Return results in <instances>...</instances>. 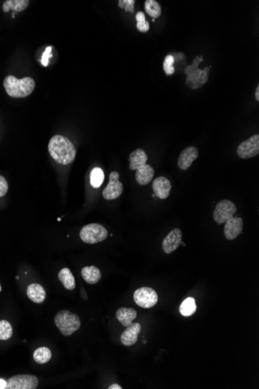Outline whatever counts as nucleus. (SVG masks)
<instances>
[{
	"instance_id": "nucleus-1",
	"label": "nucleus",
	"mask_w": 259,
	"mask_h": 389,
	"mask_svg": "<svg viewBox=\"0 0 259 389\" xmlns=\"http://www.w3.org/2000/svg\"><path fill=\"white\" fill-rule=\"evenodd\" d=\"M48 151L54 160L62 165L72 163L76 155L74 145L68 138L60 135H54L50 139Z\"/></svg>"
},
{
	"instance_id": "nucleus-2",
	"label": "nucleus",
	"mask_w": 259,
	"mask_h": 389,
	"mask_svg": "<svg viewBox=\"0 0 259 389\" xmlns=\"http://www.w3.org/2000/svg\"><path fill=\"white\" fill-rule=\"evenodd\" d=\"M3 87L5 92L13 98H24L31 95L35 89V81L31 77H24L21 80L13 76L4 79Z\"/></svg>"
},
{
	"instance_id": "nucleus-3",
	"label": "nucleus",
	"mask_w": 259,
	"mask_h": 389,
	"mask_svg": "<svg viewBox=\"0 0 259 389\" xmlns=\"http://www.w3.org/2000/svg\"><path fill=\"white\" fill-rule=\"evenodd\" d=\"M54 323L61 334L65 337L72 335L81 327L80 317L69 310H61L56 314Z\"/></svg>"
},
{
	"instance_id": "nucleus-4",
	"label": "nucleus",
	"mask_w": 259,
	"mask_h": 389,
	"mask_svg": "<svg viewBox=\"0 0 259 389\" xmlns=\"http://www.w3.org/2000/svg\"><path fill=\"white\" fill-rule=\"evenodd\" d=\"M201 61H203V56H198L195 58L193 65L185 68V73L187 76L185 83L192 90L200 88L208 81V73L205 70L198 69Z\"/></svg>"
},
{
	"instance_id": "nucleus-5",
	"label": "nucleus",
	"mask_w": 259,
	"mask_h": 389,
	"mask_svg": "<svg viewBox=\"0 0 259 389\" xmlns=\"http://www.w3.org/2000/svg\"><path fill=\"white\" fill-rule=\"evenodd\" d=\"M108 236L106 228L99 224L85 225L80 231V238L87 244H95L104 241Z\"/></svg>"
},
{
	"instance_id": "nucleus-6",
	"label": "nucleus",
	"mask_w": 259,
	"mask_h": 389,
	"mask_svg": "<svg viewBox=\"0 0 259 389\" xmlns=\"http://www.w3.org/2000/svg\"><path fill=\"white\" fill-rule=\"evenodd\" d=\"M135 303L144 308H151L155 306L159 300V296L153 289L143 287L135 291L133 294Z\"/></svg>"
},
{
	"instance_id": "nucleus-7",
	"label": "nucleus",
	"mask_w": 259,
	"mask_h": 389,
	"mask_svg": "<svg viewBox=\"0 0 259 389\" xmlns=\"http://www.w3.org/2000/svg\"><path fill=\"white\" fill-rule=\"evenodd\" d=\"M237 212V207L232 201L222 200L216 204L214 211V219L216 223H225L227 220L234 217Z\"/></svg>"
},
{
	"instance_id": "nucleus-8",
	"label": "nucleus",
	"mask_w": 259,
	"mask_h": 389,
	"mask_svg": "<svg viewBox=\"0 0 259 389\" xmlns=\"http://www.w3.org/2000/svg\"><path fill=\"white\" fill-rule=\"evenodd\" d=\"M6 382V389H35L38 386V378L31 375H15Z\"/></svg>"
},
{
	"instance_id": "nucleus-9",
	"label": "nucleus",
	"mask_w": 259,
	"mask_h": 389,
	"mask_svg": "<svg viewBox=\"0 0 259 389\" xmlns=\"http://www.w3.org/2000/svg\"><path fill=\"white\" fill-rule=\"evenodd\" d=\"M237 153L241 159L253 158L259 153V135H255L241 143L237 149Z\"/></svg>"
},
{
	"instance_id": "nucleus-10",
	"label": "nucleus",
	"mask_w": 259,
	"mask_h": 389,
	"mask_svg": "<svg viewBox=\"0 0 259 389\" xmlns=\"http://www.w3.org/2000/svg\"><path fill=\"white\" fill-rule=\"evenodd\" d=\"M119 178L120 175L117 172L110 173L108 184L103 191V196L106 200H114L122 194L124 187L122 183L120 182Z\"/></svg>"
},
{
	"instance_id": "nucleus-11",
	"label": "nucleus",
	"mask_w": 259,
	"mask_h": 389,
	"mask_svg": "<svg viewBox=\"0 0 259 389\" xmlns=\"http://www.w3.org/2000/svg\"><path fill=\"white\" fill-rule=\"evenodd\" d=\"M182 231L181 229H173L162 242V249L166 254H170L176 250L182 243Z\"/></svg>"
},
{
	"instance_id": "nucleus-12",
	"label": "nucleus",
	"mask_w": 259,
	"mask_h": 389,
	"mask_svg": "<svg viewBox=\"0 0 259 389\" xmlns=\"http://www.w3.org/2000/svg\"><path fill=\"white\" fill-rule=\"evenodd\" d=\"M243 230V219L241 218H232L225 222L224 236L228 240L237 238Z\"/></svg>"
},
{
	"instance_id": "nucleus-13",
	"label": "nucleus",
	"mask_w": 259,
	"mask_h": 389,
	"mask_svg": "<svg viewBox=\"0 0 259 389\" xmlns=\"http://www.w3.org/2000/svg\"><path fill=\"white\" fill-rule=\"evenodd\" d=\"M199 156V151L194 146H189L180 154L178 159V166L180 170H186L193 164Z\"/></svg>"
},
{
	"instance_id": "nucleus-14",
	"label": "nucleus",
	"mask_w": 259,
	"mask_h": 389,
	"mask_svg": "<svg viewBox=\"0 0 259 389\" xmlns=\"http://www.w3.org/2000/svg\"><path fill=\"white\" fill-rule=\"evenodd\" d=\"M141 330L140 323H132L128 326L125 332L121 335V340L123 344L126 346H131L137 341V337Z\"/></svg>"
},
{
	"instance_id": "nucleus-15",
	"label": "nucleus",
	"mask_w": 259,
	"mask_h": 389,
	"mask_svg": "<svg viewBox=\"0 0 259 389\" xmlns=\"http://www.w3.org/2000/svg\"><path fill=\"white\" fill-rule=\"evenodd\" d=\"M152 188L158 197L160 199H166L170 194L172 189L171 183L166 177H158L154 180Z\"/></svg>"
},
{
	"instance_id": "nucleus-16",
	"label": "nucleus",
	"mask_w": 259,
	"mask_h": 389,
	"mask_svg": "<svg viewBox=\"0 0 259 389\" xmlns=\"http://www.w3.org/2000/svg\"><path fill=\"white\" fill-rule=\"evenodd\" d=\"M129 161L130 169L131 170H137L146 164L148 161V155L144 149L137 148L130 153Z\"/></svg>"
},
{
	"instance_id": "nucleus-17",
	"label": "nucleus",
	"mask_w": 259,
	"mask_h": 389,
	"mask_svg": "<svg viewBox=\"0 0 259 389\" xmlns=\"http://www.w3.org/2000/svg\"><path fill=\"white\" fill-rule=\"evenodd\" d=\"M137 315L136 310L131 308H119L116 313L117 320L125 327L130 326L133 323V321L137 318Z\"/></svg>"
},
{
	"instance_id": "nucleus-18",
	"label": "nucleus",
	"mask_w": 259,
	"mask_h": 389,
	"mask_svg": "<svg viewBox=\"0 0 259 389\" xmlns=\"http://www.w3.org/2000/svg\"><path fill=\"white\" fill-rule=\"evenodd\" d=\"M27 294L33 302L41 304L46 298V292L44 289L39 284H31L28 286Z\"/></svg>"
},
{
	"instance_id": "nucleus-19",
	"label": "nucleus",
	"mask_w": 259,
	"mask_h": 389,
	"mask_svg": "<svg viewBox=\"0 0 259 389\" xmlns=\"http://www.w3.org/2000/svg\"><path fill=\"white\" fill-rule=\"evenodd\" d=\"M155 176V170L152 166L145 164L139 168L136 173V180L139 185H148Z\"/></svg>"
},
{
	"instance_id": "nucleus-20",
	"label": "nucleus",
	"mask_w": 259,
	"mask_h": 389,
	"mask_svg": "<svg viewBox=\"0 0 259 389\" xmlns=\"http://www.w3.org/2000/svg\"><path fill=\"white\" fill-rule=\"evenodd\" d=\"M82 277L89 285H95L101 279V272L95 266L85 267L82 270Z\"/></svg>"
},
{
	"instance_id": "nucleus-21",
	"label": "nucleus",
	"mask_w": 259,
	"mask_h": 389,
	"mask_svg": "<svg viewBox=\"0 0 259 389\" xmlns=\"http://www.w3.org/2000/svg\"><path fill=\"white\" fill-rule=\"evenodd\" d=\"M29 3V0H6L2 5V10L5 13H8L9 10L20 13L25 10Z\"/></svg>"
},
{
	"instance_id": "nucleus-22",
	"label": "nucleus",
	"mask_w": 259,
	"mask_h": 389,
	"mask_svg": "<svg viewBox=\"0 0 259 389\" xmlns=\"http://www.w3.org/2000/svg\"><path fill=\"white\" fill-rule=\"evenodd\" d=\"M58 280L63 285L67 290H74L76 288V281L72 271L69 268H63L60 270L58 275Z\"/></svg>"
},
{
	"instance_id": "nucleus-23",
	"label": "nucleus",
	"mask_w": 259,
	"mask_h": 389,
	"mask_svg": "<svg viewBox=\"0 0 259 389\" xmlns=\"http://www.w3.org/2000/svg\"><path fill=\"white\" fill-rule=\"evenodd\" d=\"M196 300L194 297H187L182 301L179 307L180 313L185 317H189L196 312Z\"/></svg>"
},
{
	"instance_id": "nucleus-24",
	"label": "nucleus",
	"mask_w": 259,
	"mask_h": 389,
	"mask_svg": "<svg viewBox=\"0 0 259 389\" xmlns=\"http://www.w3.org/2000/svg\"><path fill=\"white\" fill-rule=\"evenodd\" d=\"M51 358V351L45 346L38 348L34 353V360L38 364H46Z\"/></svg>"
},
{
	"instance_id": "nucleus-25",
	"label": "nucleus",
	"mask_w": 259,
	"mask_h": 389,
	"mask_svg": "<svg viewBox=\"0 0 259 389\" xmlns=\"http://www.w3.org/2000/svg\"><path fill=\"white\" fill-rule=\"evenodd\" d=\"M146 13H148L152 18H158L162 15V8L160 4L155 0H147L145 1Z\"/></svg>"
},
{
	"instance_id": "nucleus-26",
	"label": "nucleus",
	"mask_w": 259,
	"mask_h": 389,
	"mask_svg": "<svg viewBox=\"0 0 259 389\" xmlns=\"http://www.w3.org/2000/svg\"><path fill=\"white\" fill-rule=\"evenodd\" d=\"M104 180V173L100 168L95 167L90 174V184L92 188H99L103 184Z\"/></svg>"
},
{
	"instance_id": "nucleus-27",
	"label": "nucleus",
	"mask_w": 259,
	"mask_h": 389,
	"mask_svg": "<svg viewBox=\"0 0 259 389\" xmlns=\"http://www.w3.org/2000/svg\"><path fill=\"white\" fill-rule=\"evenodd\" d=\"M13 336V328L6 320L0 321V340H7Z\"/></svg>"
},
{
	"instance_id": "nucleus-28",
	"label": "nucleus",
	"mask_w": 259,
	"mask_h": 389,
	"mask_svg": "<svg viewBox=\"0 0 259 389\" xmlns=\"http://www.w3.org/2000/svg\"><path fill=\"white\" fill-rule=\"evenodd\" d=\"M136 20H137V28L140 32L145 33L149 31V23L146 20L145 15L143 12L141 11L137 12L136 14Z\"/></svg>"
},
{
	"instance_id": "nucleus-29",
	"label": "nucleus",
	"mask_w": 259,
	"mask_h": 389,
	"mask_svg": "<svg viewBox=\"0 0 259 389\" xmlns=\"http://www.w3.org/2000/svg\"><path fill=\"white\" fill-rule=\"evenodd\" d=\"M134 0H119L118 5L121 9H125L127 12L133 13L134 12Z\"/></svg>"
},
{
	"instance_id": "nucleus-30",
	"label": "nucleus",
	"mask_w": 259,
	"mask_h": 389,
	"mask_svg": "<svg viewBox=\"0 0 259 389\" xmlns=\"http://www.w3.org/2000/svg\"><path fill=\"white\" fill-rule=\"evenodd\" d=\"M9 189V186L6 180L2 176H0V197L5 196L8 192Z\"/></svg>"
},
{
	"instance_id": "nucleus-31",
	"label": "nucleus",
	"mask_w": 259,
	"mask_h": 389,
	"mask_svg": "<svg viewBox=\"0 0 259 389\" xmlns=\"http://www.w3.org/2000/svg\"><path fill=\"white\" fill-rule=\"evenodd\" d=\"M50 57H51V47L47 48L42 56V62L44 66H47L48 64V59Z\"/></svg>"
},
{
	"instance_id": "nucleus-32",
	"label": "nucleus",
	"mask_w": 259,
	"mask_h": 389,
	"mask_svg": "<svg viewBox=\"0 0 259 389\" xmlns=\"http://www.w3.org/2000/svg\"><path fill=\"white\" fill-rule=\"evenodd\" d=\"M163 69H164L166 74L168 76H171L174 72V68L172 64L167 63L166 61L163 62Z\"/></svg>"
},
{
	"instance_id": "nucleus-33",
	"label": "nucleus",
	"mask_w": 259,
	"mask_h": 389,
	"mask_svg": "<svg viewBox=\"0 0 259 389\" xmlns=\"http://www.w3.org/2000/svg\"><path fill=\"white\" fill-rule=\"evenodd\" d=\"M167 63L172 64V65H174V58L173 55L171 54H169V55L166 56V58H165V61Z\"/></svg>"
},
{
	"instance_id": "nucleus-34",
	"label": "nucleus",
	"mask_w": 259,
	"mask_h": 389,
	"mask_svg": "<svg viewBox=\"0 0 259 389\" xmlns=\"http://www.w3.org/2000/svg\"><path fill=\"white\" fill-rule=\"evenodd\" d=\"M7 382L4 379H0V389H6Z\"/></svg>"
},
{
	"instance_id": "nucleus-35",
	"label": "nucleus",
	"mask_w": 259,
	"mask_h": 389,
	"mask_svg": "<svg viewBox=\"0 0 259 389\" xmlns=\"http://www.w3.org/2000/svg\"><path fill=\"white\" fill-rule=\"evenodd\" d=\"M109 389H122L121 386H120L119 385L117 384H114L111 385L110 387L108 388Z\"/></svg>"
},
{
	"instance_id": "nucleus-36",
	"label": "nucleus",
	"mask_w": 259,
	"mask_h": 389,
	"mask_svg": "<svg viewBox=\"0 0 259 389\" xmlns=\"http://www.w3.org/2000/svg\"><path fill=\"white\" fill-rule=\"evenodd\" d=\"M255 96H256V100L259 101V85H258L257 88H256Z\"/></svg>"
},
{
	"instance_id": "nucleus-37",
	"label": "nucleus",
	"mask_w": 259,
	"mask_h": 389,
	"mask_svg": "<svg viewBox=\"0 0 259 389\" xmlns=\"http://www.w3.org/2000/svg\"><path fill=\"white\" fill-rule=\"evenodd\" d=\"M204 70H205L206 72H207V73H208V72H210V67H207V68H206V69H204Z\"/></svg>"
},
{
	"instance_id": "nucleus-38",
	"label": "nucleus",
	"mask_w": 259,
	"mask_h": 389,
	"mask_svg": "<svg viewBox=\"0 0 259 389\" xmlns=\"http://www.w3.org/2000/svg\"><path fill=\"white\" fill-rule=\"evenodd\" d=\"M1 290H2V289H1V285H0V292H1Z\"/></svg>"
}]
</instances>
